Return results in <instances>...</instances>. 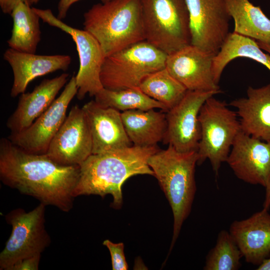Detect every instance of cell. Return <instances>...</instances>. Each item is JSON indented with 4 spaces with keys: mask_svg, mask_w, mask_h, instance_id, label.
Wrapping results in <instances>:
<instances>
[{
    "mask_svg": "<svg viewBox=\"0 0 270 270\" xmlns=\"http://www.w3.org/2000/svg\"><path fill=\"white\" fill-rule=\"evenodd\" d=\"M80 166H63L46 154L28 153L8 138L0 140V180L6 186L64 212L74 206Z\"/></svg>",
    "mask_w": 270,
    "mask_h": 270,
    "instance_id": "1",
    "label": "cell"
},
{
    "mask_svg": "<svg viewBox=\"0 0 270 270\" xmlns=\"http://www.w3.org/2000/svg\"><path fill=\"white\" fill-rule=\"evenodd\" d=\"M160 149L157 146H134L102 154H92L80 166V177L74 190V198L83 195L111 194V206L122 204V186L130 177L138 174L154 176L148 164L150 157Z\"/></svg>",
    "mask_w": 270,
    "mask_h": 270,
    "instance_id": "2",
    "label": "cell"
},
{
    "mask_svg": "<svg viewBox=\"0 0 270 270\" xmlns=\"http://www.w3.org/2000/svg\"><path fill=\"white\" fill-rule=\"evenodd\" d=\"M196 151L182 152L170 145L152 154L148 164L170 206L174 216L172 250L182 225L189 216L196 193Z\"/></svg>",
    "mask_w": 270,
    "mask_h": 270,
    "instance_id": "3",
    "label": "cell"
},
{
    "mask_svg": "<svg viewBox=\"0 0 270 270\" xmlns=\"http://www.w3.org/2000/svg\"><path fill=\"white\" fill-rule=\"evenodd\" d=\"M84 30L100 44L104 56L145 40L140 0H110L84 14Z\"/></svg>",
    "mask_w": 270,
    "mask_h": 270,
    "instance_id": "4",
    "label": "cell"
},
{
    "mask_svg": "<svg viewBox=\"0 0 270 270\" xmlns=\"http://www.w3.org/2000/svg\"><path fill=\"white\" fill-rule=\"evenodd\" d=\"M168 54L146 40L106 56L100 78L104 88L114 90L139 88L148 76L166 68Z\"/></svg>",
    "mask_w": 270,
    "mask_h": 270,
    "instance_id": "5",
    "label": "cell"
},
{
    "mask_svg": "<svg viewBox=\"0 0 270 270\" xmlns=\"http://www.w3.org/2000/svg\"><path fill=\"white\" fill-rule=\"evenodd\" d=\"M146 40L170 54L191 44L186 0H140Z\"/></svg>",
    "mask_w": 270,
    "mask_h": 270,
    "instance_id": "6",
    "label": "cell"
},
{
    "mask_svg": "<svg viewBox=\"0 0 270 270\" xmlns=\"http://www.w3.org/2000/svg\"><path fill=\"white\" fill-rule=\"evenodd\" d=\"M237 116L224 102L214 96L208 98L200 110L198 164L208 159L216 176L222 164L226 162L233 142L241 131Z\"/></svg>",
    "mask_w": 270,
    "mask_h": 270,
    "instance_id": "7",
    "label": "cell"
},
{
    "mask_svg": "<svg viewBox=\"0 0 270 270\" xmlns=\"http://www.w3.org/2000/svg\"><path fill=\"white\" fill-rule=\"evenodd\" d=\"M46 206L40 203L28 212L16 208L5 216L12 230L0 254V270H12L22 260L41 255L50 246V236L45 226Z\"/></svg>",
    "mask_w": 270,
    "mask_h": 270,
    "instance_id": "8",
    "label": "cell"
},
{
    "mask_svg": "<svg viewBox=\"0 0 270 270\" xmlns=\"http://www.w3.org/2000/svg\"><path fill=\"white\" fill-rule=\"evenodd\" d=\"M33 9L44 22L71 36L76 44L80 61L78 71L76 76V97L82 100L86 94L94 96L104 88L100 74L105 56L98 40L87 30L76 28L64 23L54 16L50 9Z\"/></svg>",
    "mask_w": 270,
    "mask_h": 270,
    "instance_id": "9",
    "label": "cell"
},
{
    "mask_svg": "<svg viewBox=\"0 0 270 270\" xmlns=\"http://www.w3.org/2000/svg\"><path fill=\"white\" fill-rule=\"evenodd\" d=\"M191 44L216 55L230 34L231 18L225 0H186Z\"/></svg>",
    "mask_w": 270,
    "mask_h": 270,
    "instance_id": "10",
    "label": "cell"
},
{
    "mask_svg": "<svg viewBox=\"0 0 270 270\" xmlns=\"http://www.w3.org/2000/svg\"><path fill=\"white\" fill-rule=\"evenodd\" d=\"M77 92L76 78L73 76L60 96L30 126L19 132L11 133L8 138L27 152L46 154L64 122L69 104Z\"/></svg>",
    "mask_w": 270,
    "mask_h": 270,
    "instance_id": "11",
    "label": "cell"
},
{
    "mask_svg": "<svg viewBox=\"0 0 270 270\" xmlns=\"http://www.w3.org/2000/svg\"><path fill=\"white\" fill-rule=\"evenodd\" d=\"M218 92L188 90L182 99L166 112L167 129L163 142L176 150H198L200 138V110L206 100Z\"/></svg>",
    "mask_w": 270,
    "mask_h": 270,
    "instance_id": "12",
    "label": "cell"
},
{
    "mask_svg": "<svg viewBox=\"0 0 270 270\" xmlns=\"http://www.w3.org/2000/svg\"><path fill=\"white\" fill-rule=\"evenodd\" d=\"M89 124L82 108L73 106L52 140L46 154L63 166H80L92 154Z\"/></svg>",
    "mask_w": 270,
    "mask_h": 270,
    "instance_id": "13",
    "label": "cell"
},
{
    "mask_svg": "<svg viewBox=\"0 0 270 270\" xmlns=\"http://www.w3.org/2000/svg\"><path fill=\"white\" fill-rule=\"evenodd\" d=\"M226 162L240 180L266 188L270 182V142L254 138L241 130Z\"/></svg>",
    "mask_w": 270,
    "mask_h": 270,
    "instance_id": "14",
    "label": "cell"
},
{
    "mask_svg": "<svg viewBox=\"0 0 270 270\" xmlns=\"http://www.w3.org/2000/svg\"><path fill=\"white\" fill-rule=\"evenodd\" d=\"M215 56L190 44L168 54L166 68L188 90L221 92L212 72Z\"/></svg>",
    "mask_w": 270,
    "mask_h": 270,
    "instance_id": "15",
    "label": "cell"
},
{
    "mask_svg": "<svg viewBox=\"0 0 270 270\" xmlns=\"http://www.w3.org/2000/svg\"><path fill=\"white\" fill-rule=\"evenodd\" d=\"M92 138V154H98L132 146L126 132L121 112L104 107L95 100L82 107Z\"/></svg>",
    "mask_w": 270,
    "mask_h": 270,
    "instance_id": "16",
    "label": "cell"
},
{
    "mask_svg": "<svg viewBox=\"0 0 270 270\" xmlns=\"http://www.w3.org/2000/svg\"><path fill=\"white\" fill-rule=\"evenodd\" d=\"M229 232L246 262L259 266L270 257V214L262 208L249 218L234 220Z\"/></svg>",
    "mask_w": 270,
    "mask_h": 270,
    "instance_id": "17",
    "label": "cell"
},
{
    "mask_svg": "<svg viewBox=\"0 0 270 270\" xmlns=\"http://www.w3.org/2000/svg\"><path fill=\"white\" fill-rule=\"evenodd\" d=\"M4 59L12 68L14 81L10 95L14 98L25 92L28 84L37 77L56 70H66L71 63L66 54L40 55L7 49Z\"/></svg>",
    "mask_w": 270,
    "mask_h": 270,
    "instance_id": "18",
    "label": "cell"
},
{
    "mask_svg": "<svg viewBox=\"0 0 270 270\" xmlns=\"http://www.w3.org/2000/svg\"><path fill=\"white\" fill-rule=\"evenodd\" d=\"M68 76V74L64 73L51 79H44L32 92L22 94L16 109L6 122L11 133L28 128L46 111L66 84Z\"/></svg>",
    "mask_w": 270,
    "mask_h": 270,
    "instance_id": "19",
    "label": "cell"
},
{
    "mask_svg": "<svg viewBox=\"0 0 270 270\" xmlns=\"http://www.w3.org/2000/svg\"><path fill=\"white\" fill-rule=\"evenodd\" d=\"M247 96L232 100L241 130L260 140L270 142V83L259 88L248 86Z\"/></svg>",
    "mask_w": 270,
    "mask_h": 270,
    "instance_id": "20",
    "label": "cell"
},
{
    "mask_svg": "<svg viewBox=\"0 0 270 270\" xmlns=\"http://www.w3.org/2000/svg\"><path fill=\"white\" fill-rule=\"evenodd\" d=\"M164 112L154 109L121 112L126 132L133 146L150 147L163 141L167 129Z\"/></svg>",
    "mask_w": 270,
    "mask_h": 270,
    "instance_id": "21",
    "label": "cell"
},
{
    "mask_svg": "<svg viewBox=\"0 0 270 270\" xmlns=\"http://www.w3.org/2000/svg\"><path fill=\"white\" fill-rule=\"evenodd\" d=\"M234 32L270 44V19L249 0H225Z\"/></svg>",
    "mask_w": 270,
    "mask_h": 270,
    "instance_id": "22",
    "label": "cell"
},
{
    "mask_svg": "<svg viewBox=\"0 0 270 270\" xmlns=\"http://www.w3.org/2000/svg\"><path fill=\"white\" fill-rule=\"evenodd\" d=\"M262 50L254 40L234 32H230L213 59L212 72L215 82L218 84L226 66L239 57L252 59L270 70V54L264 53Z\"/></svg>",
    "mask_w": 270,
    "mask_h": 270,
    "instance_id": "23",
    "label": "cell"
},
{
    "mask_svg": "<svg viewBox=\"0 0 270 270\" xmlns=\"http://www.w3.org/2000/svg\"><path fill=\"white\" fill-rule=\"evenodd\" d=\"M13 26L7 42L10 48L17 51L35 54L40 40V18L30 5L19 2L10 14Z\"/></svg>",
    "mask_w": 270,
    "mask_h": 270,
    "instance_id": "24",
    "label": "cell"
},
{
    "mask_svg": "<svg viewBox=\"0 0 270 270\" xmlns=\"http://www.w3.org/2000/svg\"><path fill=\"white\" fill-rule=\"evenodd\" d=\"M139 88L148 96L164 104L168 110L176 106L188 91L166 68L146 77Z\"/></svg>",
    "mask_w": 270,
    "mask_h": 270,
    "instance_id": "25",
    "label": "cell"
},
{
    "mask_svg": "<svg viewBox=\"0 0 270 270\" xmlns=\"http://www.w3.org/2000/svg\"><path fill=\"white\" fill-rule=\"evenodd\" d=\"M95 100L104 107L123 112L129 110L160 108L168 112L166 106L151 98L139 88L114 90L103 88L94 96Z\"/></svg>",
    "mask_w": 270,
    "mask_h": 270,
    "instance_id": "26",
    "label": "cell"
},
{
    "mask_svg": "<svg viewBox=\"0 0 270 270\" xmlns=\"http://www.w3.org/2000/svg\"><path fill=\"white\" fill-rule=\"evenodd\" d=\"M242 254L229 231L218 234L216 244L206 256L204 270H237Z\"/></svg>",
    "mask_w": 270,
    "mask_h": 270,
    "instance_id": "27",
    "label": "cell"
},
{
    "mask_svg": "<svg viewBox=\"0 0 270 270\" xmlns=\"http://www.w3.org/2000/svg\"><path fill=\"white\" fill-rule=\"evenodd\" d=\"M102 244L108 250L111 256L112 270H126L128 269L122 242L114 243L109 240H104Z\"/></svg>",
    "mask_w": 270,
    "mask_h": 270,
    "instance_id": "28",
    "label": "cell"
},
{
    "mask_svg": "<svg viewBox=\"0 0 270 270\" xmlns=\"http://www.w3.org/2000/svg\"><path fill=\"white\" fill-rule=\"evenodd\" d=\"M41 255L25 258L16 264L12 270H38Z\"/></svg>",
    "mask_w": 270,
    "mask_h": 270,
    "instance_id": "29",
    "label": "cell"
},
{
    "mask_svg": "<svg viewBox=\"0 0 270 270\" xmlns=\"http://www.w3.org/2000/svg\"><path fill=\"white\" fill-rule=\"evenodd\" d=\"M80 0H60L58 5L57 18L60 20H64L66 16L67 12L71 6ZM102 3H105L110 0H100Z\"/></svg>",
    "mask_w": 270,
    "mask_h": 270,
    "instance_id": "30",
    "label": "cell"
},
{
    "mask_svg": "<svg viewBox=\"0 0 270 270\" xmlns=\"http://www.w3.org/2000/svg\"><path fill=\"white\" fill-rule=\"evenodd\" d=\"M20 2L30 4L29 0H0L1 10L5 14H10L15 6Z\"/></svg>",
    "mask_w": 270,
    "mask_h": 270,
    "instance_id": "31",
    "label": "cell"
},
{
    "mask_svg": "<svg viewBox=\"0 0 270 270\" xmlns=\"http://www.w3.org/2000/svg\"><path fill=\"white\" fill-rule=\"evenodd\" d=\"M263 208L269 210L270 208V182L266 188V195L263 203Z\"/></svg>",
    "mask_w": 270,
    "mask_h": 270,
    "instance_id": "32",
    "label": "cell"
},
{
    "mask_svg": "<svg viewBox=\"0 0 270 270\" xmlns=\"http://www.w3.org/2000/svg\"><path fill=\"white\" fill-rule=\"evenodd\" d=\"M257 270H270V257L264 260L262 263L258 266Z\"/></svg>",
    "mask_w": 270,
    "mask_h": 270,
    "instance_id": "33",
    "label": "cell"
},
{
    "mask_svg": "<svg viewBox=\"0 0 270 270\" xmlns=\"http://www.w3.org/2000/svg\"><path fill=\"white\" fill-rule=\"evenodd\" d=\"M256 42L260 48L270 54V44L258 41Z\"/></svg>",
    "mask_w": 270,
    "mask_h": 270,
    "instance_id": "34",
    "label": "cell"
},
{
    "mask_svg": "<svg viewBox=\"0 0 270 270\" xmlns=\"http://www.w3.org/2000/svg\"><path fill=\"white\" fill-rule=\"evenodd\" d=\"M40 0H29L30 4L32 5V4H37Z\"/></svg>",
    "mask_w": 270,
    "mask_h": 270,
    "instance_id": "35",
    "label": "cell"
}]
</instances>
